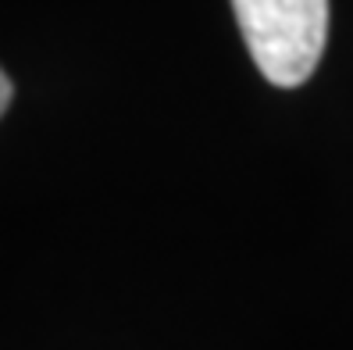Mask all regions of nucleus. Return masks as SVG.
I'll list each match as a JSON object with an SVG mask.
<instances>
[{
  "mask_svg": "<svg viewBox=\"0 0 353 350\" xmlns=\"http://www.w3.org/2000/svg\"><path fill=\"white\" fill-rule=\"evenodd\" d=\"M254 65L275 86H300L328 39V0H232Z\"/></svg>",
  "mask_w": 353,
  "mask_h": 350,
  "instance_id": "1",
  "label": "nucleus"
},
{
  "mask_svg": "<svg viewBox=\"0 0 353 350\" xmlns=\"http://www.w3.org/2000/svg\"><path fill=\"white\" fill-rule=\"evenodd\" d=\"M8 104H11V79L0 72V115L8 111Z\"/></svg>",
  "mask_w": 353,
  "mask_h": 350,
  "instance_id": "2",
  "label": "nucleus"
}]
</instances>
